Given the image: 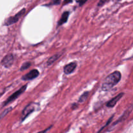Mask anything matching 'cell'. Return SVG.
Returning <instances> with one entry per match:
<instances>
[{"instance_id": "cell-5", "label": "cell", "mask_w": 133, "mask_h": 133, "mask_svg": "<svg viewBox=\"0 0 133 133\" xmlns=\"http://www.w3.org/2000/svg\"><path fill=\"white\" fill-rule=\"evenodd\" d=\"M39 74H40V72H39L38 70H36V69H33V70H31L29 72L26 74L25 75L22 76V79L23 81L32 80V79L37 77L39 75Z\"/></svg>"}, {"instance_id": "cell-7", "label": "cell", "mask_w": 133, "mask_h": 133, "mask_svg": "<svg viewBox=\"0 0 133 133\" xmlns=\"http://www.w3.org/2000/svg\"><path fill=\"white\" fill-rule=\"evenodd\" d=\"M123 95H124V93H123V92L119 93V94H118L116 96L113 97V98L112 99H110V101H108L106 104V106L109 108H113L116 105L117 103L120 100V99L123 97Z\"/></svg>"}, {"instance_id": "cell-16", "label": "cell", "mask_w": 133, "mask_h": 133, "mask_svg": "<svg viewBox=\"0 0 133 133\" xmlns=\"http://www.w3.org/2000/svg\"><path fill=\"white\" fill-rule=\"evenodd\" d=\"M51 127H52V125H51V126H50V127H48V128L45 129L43 130V131H40V132H37V133H46L47 132H48V131H49V129H50L51 128Z\"/></svg>"}, {"instance_id": "cell-8", "label": "cell", "mask_w": 133, "mask_h": 133, "mask_svg": "<svg viewBox=\"0 0 133 133\" xmlns=\"http://www.w3.org/2000/svg\"><path fill=\"white\" fill-rule=\"evenodd\" d=\"M77 67V62H72L68 64L66 66L64 67V73L66 75H70V74H72L75 70L76 69Z\"/></svg>"}, {"instance_id": "cell-15", "label": "cell", "mask_w": 133, "mask_h": 133, "mask_svg": "<svg viewBox=\"0 0 133 133\" xmlns=\"http://www.w3.org/2000/svg\"><path fill=\"white\" fill-rule=\"evenodd\" d=\"M109 0H100L99 2L98 3V6H102L105 3H107Z\"/></svg>"}, {"instance_id": "cell-13", "label": "cell", "mask_w": 133, "mask_h": 133, "mask_svg": "<svg viewBox=\"0 0 133 133\" xmlns=\"http://www.w3.org/2000/svg\"><path fill=\"white\" fill-rule=\"evenodd\" d=\"M12 110V107H9V109H5V110H4L3 112L1 114H0V120H1L2 118H3L7 114H9V112H10V111Z\"/></svg>"}, {"instance_id": "cell-17", "label": "cell", "mask_w": 133, "mask_h": 133, "mask_svg": "<svg viewBox=\"0 0 133 133\" xmlns=\"http://www.w3.org/2000/svg\"><path fill=\"white\" fill-rule=\"evenodd\" d=\"M78 3H79V5H83V4L84 3L87 1V0H78Z\"/></svg>"}, {"instance_id": "cell-3", "label": "cell", "mask_w": 133, "mask_h": 133, "mask_svg": "<svg viewBox=\"0 0 133 133\" xmlns=\"http://www.w3.org/2000/svg\"><path fill=\"white\" fill-rule=\"evenodd\" d=\"M27 84H25V85L23 86V87H21V88H19L18 90H17L16 92H15L14 94H12L10 97H8L7 99H6V101L3 103V107L6 106V105H7L8 104L10 103H12V101H14V100L18 98V97H19L20 95H22V94H23V92L26 90V89H27Z\"/></svg>"}, {"instance_id": "cell-11", "label": "cell", "mask_w": 133, "mask_h": 133, "mask_svg": "<svg viewBox=\"0 0 133 133\" xmlns=\"http://www.w3.org/2000/svg\"><path fill=\"white\" fill-rule=\"evenodd\" d=\"M88 96H89V92H84V93L80 96L79 100H78V102L80 103H84L86 101H87Z\"/></svg>"}, {"instance_id": "cell-1", "label": "cell", "mask_w": 133, "mask_h": 133, "mask_svg": "<svg viewBox=\"0 0 133 133\" xmlns=\"http://www.w3.org/2000/svg\"><path fill=\"white\" fill-rule=\"evenodd\" d=\"M121 79H122V74L119 71H115L109 74L103 81V83L101 86V90L104 92L110 90L120 81Z\"/></svg>"}, {"instance_id": "cell-14", "label": "cell", "mask_w": 133, "mask_h": 133, "mask_svg": "<svg viewBox=\"0 0 133 133\" xmlns=\"http://www.w3.org/2000/svg\"><path fill=\"white\" fill-rule=\"evenodd\" d=\"M114 116H111L110 118H109V120H108V122H107V123H106V124H105V125L103 126V127L102 128H101V129H100L98 133H101V132H102V131L104 130V129H105V127H107V126H108L109 124H110V122H111L112 120V119H113V118H114Z\"/></svg>"}, {"instance_id": "cell-18", "label": "cell", "mask_w": 133, "mask_h": 133, "mask_svg": "<svg viewBox=\"0 0 133 133\" xmlns=\"http://www.w3.org/2000/svg\"><path fill=\"white\" fill-rule=\"evenodd\" d=\"M77 107H78V105H77L76 103H74L72 105V106H71V109H76V108H77Z\"/></svg>"}, {"instance_id": "cell-20", "label": "cell", "mask_w": 133, "mask_h": 133, "mask_svg": "<svg viewBox=\"0 0 133 133\" xmlns=\"http://www.w3.org/2000/svg\"><path fill=\"white\" fill-rule=\"evenodd\" d=\"M60 1H61V0H55V3H54V4H59V3H60Z\"/></svg>"}, {"instance_id": "cell-10", "label": "cell", "mask_w": 133, "mask_h": 133, "mask_svg": "<svg viewBox=\"0 0 133 133\" xmlns=\"http://www.w3.org/2000/svg\"><path fill=\"white\" fill-rule=\"evenodd\" d=\"M69 15H70V12L68 11L64 12L62 14V16H61V19H59V21H58V26L62 25V24H64V23H65L67 22L68 19Z\"/></svg>"}, {"instance_id": "cell-19", "label": "cell", "mask_w": 133, "mask_h": 133, "mask_svg": "<svg viewBox=\"0 0 133 133\" xmlns=\"http://www.w3.org/2000/svg\"><path fill=\"white\" fill-rule=\"evenodd\" d=\"M72 1V0H64V5L65 4H68L69 3H71Z\"/></svg>"}, {"instance_id": "cell-4", "label": "cell", "mask_w": 133, "mask_h": 133, "mask_svg": "<svg viewBox=\"0 0 133 133\" xmlns=\"http://www.w3.org/2000/svg\"><path fill=\"white\" fill-rule=\"evenodd\" d=\"M25 9H22L19 12H18L16 14H15L14 16H11L10 17V18H8V19H6V22H5V25H11L16 23V22L19 20V18L25 14Z\"/></svg>"}, {"instance_id": "cell-6", "label": "cell", "mask_w": 133, "mask_h": 133, "mask_svg": "<svg viewBox=\"0 0 133 133\" xmlns=\"http://www.w3.org/2000/svg\"><path fill=\"white\" fill-rule=\"evenodd\" d=\"M14 62V56L12 54H8L3 58V59L1 61V64L5 68H9Z\"/></svg>"}, {"instance_id": "cell-9", "label": "cell", "mask_w": 133, "mask_h": 133, "mask_svg": "<svg viewBox=\"0 0 133 133\" xmlns=\"http://www.w3.org/2000/svg\"><path fill=\"white\" fill-rule=\"evenodd\" d=\"M63 53H64V51L59 52V53H57V54L54 55H53L52 57H51L48 60V61H47V63H46L47 66H50V65L53 64L55 61H57V60H58V58L62 55Z\"/></svg>"}, {"instance_id": "cell-12", "label": "cell", "mask_w": 133, "mask_h": 133, "mask_svg": "<svg viewBox=\"0 0 133 133\" xmlns=\"http://www.w3.org/2000/svg\"><path fill=\"white\" fill-rule=\"evenodd\" d=\"M31 66V62H25L22 65L20 69H19V71H23V70H25L27 69H28L30 66Z\"/></svg>"}, {"instance_id": "cell-2", "label": "cell", "mask_w": 133, "mask_h": 133, "mask_svg": "<svg viewBox=\"0 0 133 133\" xmlns=\"http://www.w3.org/2000/svg\"><path fill=\"white\" fill-rule=\"evenodd\" d=\"M39 105L35 103H29L24 109L23 110L22 113V117H21V122H23L30 114L34 111L36 110V109H38Z\"/></svg>"}]
</instances>
